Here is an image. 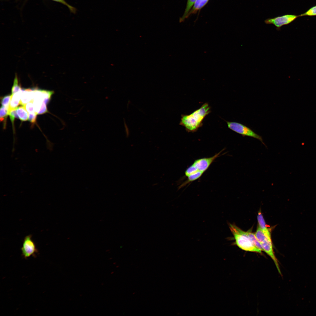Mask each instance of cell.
Returning <instances> with one entry per match:
<instances>
[{
	"mask_svg": "<svg viewBox=\"0 0 316 316\" xmlns=\"http://www.w3.org/2000/svg\"><path fill=\"white\" fill-rule=\"evenodd\" d=\"M229 228L232 233L236 245L245 251L262 253V250L253 243L247 231H243L234 224H230Z\"/></svg>",
	"mask_w": 316,
	"mask_h": 316,
	"instance_id": "2",
	"label": "cell"
},
{
	"mask_svg": "<svg viewBox=\"0 0 316 316\" xmlns=\"http://www.w3.org/2000/svg\"><path fill=\"white\" fill-rule=\"evenodd\" d=\"M12 95H7L3 97L1 99V103L2 106L7 108L9 107Z\"/></svg>",
	"mask_w": 316,
	"mask_h": 316,
	"instance_id": "21",
	"label": "cell"
},
{
	"mask_svg": "<svg viewBox=\"0 0 316 316\" xmlns=\"http://www.w3.org/2000/svg\"><path fill=\"white\" fill-rule=\"evenodd\" d=\"M299 17L298 16L292 14H286L278 16L274 18H269L265 20L267 24H273L278 30L282 26L288 24Z\"/></svg>",
	"mask_w": 316,
	"mask_h": 316,
	"instance_id": "4",
	"label": "cell"
},
{
	"mask_svg": "<svg viewBox=\"0 0 316 316\" xmlns=\"http://www.w3.org/2000/svg\"><path fill=\"white\" fill-rule=\"evenodd\" d=\"M60 3L67 6L69 9L70 12L73 14H75L76 13L77 9L75 7L72 6L68 4L65 0H52Z\"/></svg>",
	"mask_w": 316,
	"mask_h": 316,
	"instance_id": "19",
	"label": "cell"
},
{
	"mask_svg": "<svg viewBox=\"0 0 316 316\" xmlns=\"http://www.w3.org/2000/svg\"><path fill=\"white\" fill-rule=\"evenodd\" d=\"M316 16V5L312 7L305 13L298 16Z\"/></svg>",
	"mask_w": 316,
	"mask_h": 316,
	"instance_id": "22",
	"label": "cell"
},
{
	"mask_svg": "<svg viewBox=\"0 0 316 316\" xmlns=\"http://www.w3.org/2000/svg\"><path fill=\"white\" fill-rule=\"evenodd\" d=\"M8 115V109L2 106L0 108V118L1 122L4 121V126L6 124V118Z\"/></svg>",
	"mask_w": 316,
	"mask_h": 316,
	"instance_id": "17",
	"label": "cell"
},
{
	"mask_svg": "<svg viewBox=\"0 0 316 316\" xmlns=\"http://www.w3.org/2000/svg\"><path fill=\"white\" fill-rule=\"evenodd\" d=\"M196 0H187L186 6L184 13L180 19V22L183 21L186 18V17L189 11L193 7Z\"/></svg>",
	"mask_w": 316,
	"mask_h": 316,
	"instance_id": "15",
	"label": "cell"
},
{
	"mask_svg": "<svg viewBox=\"0 0 316 316\" xmlns=\"http://www.w3.org/2000/svg\"><path fill=\"white\" fill-rule=\"evenodd\" d=\"M46 104L44 102H43L40 109L37 114H41L47 112V109Z\"/></svg>",
	"mask_w": 316,
	"mask_h": 316,
	"instance_id": "26",
	"label": "cell"
},
{
	"mask_svg": "<svg viewBox=\"0 0 316 316\" xmlns=\"http://www.w3.org/2000/svg\"><path fill=\"white\" fill-rule=\"evenodd\" d=\"M257 219L258 226L267 235L270 237H271V232L270 230L267 228L265 222L261 211H259L258 212L257 216Z\"/></svg>",
	"mask_w": 316,
	"mask_h": 316,
	"instance_id": "10",
	"label": "cell"
},
{
	"mask_svg": "<svg viewBox=\"0 0 316 316\" xmlns=\"http://www.w3.org/2000/svg\"><path fill=\"white\" fill-rule=\"evenodd\" d=\"M24 106L29 114L37 113L35 110L33 101L28 102Z\"/></svg>",
	"mask_w": 316,
	"mask_h": 316,
	"instance_id": "23",
	"label": "cell"
},
{
	"mask_svg": "<svg viewBox=\"0 0 316 316\" xmlns=\"http://www.w3.org/2000/svg\"><path fill=\"white\" fill-rule=\"evenodd\" d=\"M255 234L260 243L268 238H271V237L267 235L258 226Z\"/></svg>",
	"mask_w": 316,
	"mask_h": 316,
	"instance_id": "14",
	"label": "cell"
},
{
	"mask_svg": "<svg viewBox=\"0 0 316 316\" xmlns=\"http://www.w3.org/2000/svg\"><path fill=\"white\" fill-rule=\"evenodd\" d=\"M20 100V104L24 106L31 101H33L34 99L33 89H22Z\"/></svg>",
	"mask_w": 316,
	"mask_h": 316,
	"instance_id": "8",
	"label": "cell"
},
{
	"mask_svg": "<svg viewBox=\"0 0 316 316\" xmlns=\"http://www.w3.org/2000/svg\"><path fill=\"white\" fill-rule=\"evenodd\" d=\"M37 113L29 114L28 119L29 121L32 123H35L36 121Z\"/></svg>",
	"mask_w": 316,
	"mask_h": 316,
	"instance_id": "25",
	"label": "cell"
},
{
	"mask_svg": "<svg viewBox=\"0 0 316 316\" xmlns=\"http://www.w3.org/2000/svg\"><path fill=\"white\" fill-rule=\"evenodd\" d=\"M223 151V150H222L220 152L210 157H205L197 159L194 161L192 164L198 171L204 173L208 169L214 160L220 156V154Z\"/></svg>",
	"mask_w": 316,
	"mask_h": 316,
	"instance_id": "6",
	"label": "cell"
},
{
	"mask_svg": "<svg viewBox=\"0 0 316 316\" xmlns=\"http://www.w3.org/2000/svg\"><path fill=\"white\" fill-rule=\"evenodd\" d=\"M263 249L272 259L279 273L281 275L278 261L276 258L273 250L271 238H268L260 243Z\"/></svg>",
	"mask_w": 316,
	"mask_h": 316,
	"instance_id": "7",
	"label": "cell"
},
{
	"mask_svg": "<svg viewBox=\"0 0 316 316\" xmlns=\"http://www.w3.org/2000/svg\"><path fill=\"white\" fill-rule=\"evenodd\" d=\"M22 89L19 91L12 95L8 110L9 112L11 111L16 109L20 104V100Z\"/></svg>",
	"mask_w": 316,
	"mask_h": 316,
	"instance_id": "9",
	"label": "cell"
},
{
	"mask_svg": "<svg viewBox=\"0 0 316 316\" xmlns=\"http://www.w3.org/2000/svg\"><path fill=\"white\" fill-rule=\"evenodd\" d=\"M32 235H28L24 238L21 248L22 255L26 259L31 256H35L38 252L35 244L32 239Z\"/></svg>",
	"mask_w": 316,
	"mask_h": 316,
	"instance_id": "5",
	"label": "cell"
},
{
	"mask_svg": "<svg viewBox=\"0 0 316 316\" xmlns=\"http://www.w3.org/2000/svg\"><path fill=\"white\" fill-rule=\"evenodd\" d=\"M10 116V120L12 122L13 127L14 126V119L15 118H18V117L16 112V109L11 111L9 112V115Z\"/></svg>",
	"mask_w": 316,
	"mask_h": 316,
	"instance_id": "24",
	"label": "cell"
},
{
	"mask_svg": "<svg viewBox=\"0 0 316 316\" xmlns=\"http://www.w3.org/2000/svg\"><path fill=\"white\" fill-rule=\"evenodd\" d=\"M204 173L202 172L199 171L195 174L188 176L187 177H188L187 179L180 186V188L184 187L190 183L197 180Z\"/></svg>",
	"mask_w": 316,
	"mask_h": 316,
	"instance_id": "13",
	"label": "cell"
},
{
	"mask_svg": "<svg viewBox=\"0 0 316 316\" xmlns=\"http://www.w3.org/2000/svg\"><path fill=\"white\" fill-rule=\"evenodd\" d=\"M247 232L250 240L254 245L257 248L263 251L261 245L257 239L255 234L250 231H248Z\"/></svg>",
	"mask_w": 316,
	"mask_h": 316,
	"instance_id": "16",
	"label": "cell"
},
{
	"mask_svg": "<svg viewBox=\"0 0 316 316\" xmlns=\"http://www.w3.org/2000/svg\"><path fill=\"white\" fill-rule=\"evenodd\" d=\"M229 128L242 136L253 137L259 140L265 146L262 137L247 126L241 123L226 121Z\"/></svg>",
	"mask_w": 316,
	"mask_h": 316,
	"instance_id": "3",
	"label": "cell"
},
{
	"mask_svg": "<svg viewBox=\"0 0 316 316\" xmlns=\"http://www.w3.org/2000/svg\"><path fill=\"white\" fill-rule=\"evenodd\" d=\"M209 0H196L193 7L187 16L188 18L191 15L195 14L200 10L208 2Z\"/></svg>",
	"mask_w": 316,
	"mask_h": 316,
	"instance_id": "11",
	"label": "cell"
},
{
	"mask_svg": "<svg viewBox=\"0 0 316 316\" xmlns=\"http://www.w3.org/2000/svg\"><path fill=\"white\" fill-rule=\"evenodd\" d=\"M16 112L19 118L22 121H27L28 118V112L24 106L22 105L16 109Z\"/></svg>",
	"mask_w": 316,
	"mask_h": 316,
	"instance_id": "12",
	"label": "cell"
},
{
	"mask_svg": "<svg viewBox=\"0 0 316 316\" xmlns=\"http://www.w3.org/2000/svg\"><path fill=\"white\" fill-rule=\"evenodd\" d=\"M21 89V87L19 85L18 79L17 76H16L14 79L13 85L11 89L12 94L19 91Z\"/></svg>",
	"mask_w": 316,
	"mask_h": 316,
	"instance_id": "20",
	"label": "cell"
},
{
	"mask_svg": "<svg viewBox=\"0 0 316 316\" xmlns=\"http://www.w3.org/2000/svg\"><path fill=\"white\" fill-rule=\"evenodd\" d=\"M53 93V91L42 90V96L44 99L43 102L46 104L49 102Z\"/></svg>",
	"mask_w": 316,
	"mask_h": 316,
	"instance_id": "18",
	"label": "cell"
},
{
	"mask_svg": "<svg viewBox=\"0 0 316 316\" xmlns=\"http://www.w3.org/2000/svg\"><path fill=\"white\" fill-rule=\"evenodd\" d=\"M211 111L210 106L205 103L191 114L182 115L179 124L184 126L188 132H196L202 126L204 119Z\"/></svg>",
	"mask_w": 316,
	"mask_h": 316,
	"instance_id": "1",
	"label": "cell"
}]
</instances>
